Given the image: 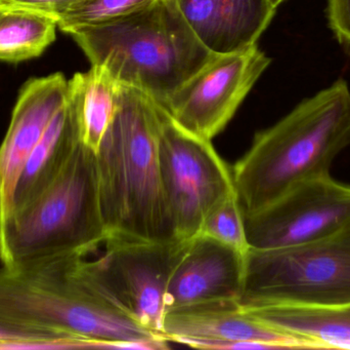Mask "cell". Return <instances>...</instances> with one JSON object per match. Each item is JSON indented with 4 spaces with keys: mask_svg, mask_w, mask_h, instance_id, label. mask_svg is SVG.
Here are the masks:
<instances>
[{
    "mask_svg": "<svg viewBox=\"0 0 350 350\" xmlns=\"http://www.w3.org/2000/svg\"><path fill=\"white\" fill-rule=\"evenodd\" d=\"M82 258L2 265L0 321L88 341L92 349H163L168 340L135 322L83 275Z\"/></svg>",
    "mask_w": 350,
    "mask_h": 350,
    "instance_id": "cell-1",
    "label": "cell"
},
{
    "mask_svg": "<svg viewBox=\"0 0 350 350\" xmlns=\"http://www.w3.org/2000/svg\"><path fill=\"white\" fill-rule=\"evenodd\" d=\"M160 127L157 103L121 84L118 108L96 152L106 242L176 238L162 184Z\"/></svg>",
    "mask_w": 350,
    "mask_h": 350,
    "instance_id": "cell-2",
    "label": "cell"
},
{
    "mask_svg": "<svg viewBox=\"0 0 350 350\" xmlns=\"http://www.w3.org/2000/svg\"><path fill=\"white\" fill-rule=\"evenodd\" d=\"M349 145L350 88L339 78L256 134L234 164V187L245 215L300 183L330 175L333 162Z\"/></svg>",
    "mask_w": 350,
    "mask_h": 350,
    "instance_id": "cell-3",
    "label": "cell"
},
{
    "mask_svg": "<svg viewBox=\"0 0 350 350\" xmlns=\"http://www.w3.org/2000/svg\"><path fill=\"white\" fill-rule=\"evenodd\" d=\"M92 65L163 104L215 53L185 22L176 0H156L129 16L69 33Z\"/></svg>",
    "mask_w": 350,
    "mask_h": 350,
    "instance_id": "cell-4",
    "label": "cell"
},
{
    "mask_svg": "<svg viewBox=\"0 0 350 350\" xmlns=\"http://www.w3.org/2000/svg\"><path fill=\"white\" fill-rule=\"evenodd\" d=\"M106 238L96 152L81 142L44 190L0 220V261L4 266H21L88 257Z\"/></svg>",
    "mask_w": 350,
    "mask_h": 350,
    "instance_id": "cell-5",
    "label": "cell"
},
{
    "mask_svg": "<svg viewBox=\"0 0 350 350\" xmlns=\"http://www.w3.org/2000/svg\"><path fill=\"white\" fill-rule=\"evenodd\" d=\"M244 308L350 303V227L330 238L246 255Z\"/></svg>",
    "mask_w": 350,
    "mask_h": 350,
    "instance_id": "cell-6",
    "label": "cell"
},
{
    "mask_svg": "<svg viewBox=\"0 0 350 350\" xmlns=\"http://www.w3.org/2000/svg\"><path fill=\"white\" fill-rule=\"evenodd\" d=\"M157 105L162 184L172 229L178 240H191L199 236L208 214L237 195L232 170L210 140L181 129Z\"/></svg>",
    "mask_w": 350,
    "mask_h": 350,
    "instance_id": "cell-7",
    "label": "cell"
},
{
    "mask_svg": "<svg viewBox=\"0 0 350 350\" xmlns=\"http://www.w3.org/2000/svg\"><path fill=\"white\" fill-rule=\"evenodd\" d=\"M189 240H107L104 254L82 258L80 269L135 322L163 337L168 285Z\"/></svg>",
    "mask_w": 350,
    "mask_h": 350,
    "instance_id": "cell-8",
    "label": "cell"
},
{
    "mask_svg": "<svg viewBox=\"0 0 350 350\" xmlns=\"http://www.w3.org/2000/svg\"><path fill=\"white\" fill-rule=\"evenodd\" d=\"M250 249L275 250L330 238L350 227V185L312 179L245 215Z\"/></svg>",
    "mask_w": 350,
    "mask_h": 350,
    "instance_id": "cell-9",
    "label": "cell"
},
{
    "mask_svg": "<svg viewBox=\"0 0 350 350\" xmlns=\"http://www.w3.org/2000/svg\"><path fill=\"white\" fill-rule=\"evenodd\" d=\"M271 63L258 45L215 55L159 105L181 129L211 141L230 123Z\"/></svg>",
    "mask_w": 350,
    "mask_h": 350,
    "instance_id": "cell-10",
    "label": "cell"
},
{
    "mask_svg": "<svg viewBox=\"0 0 350 350\" xmlns=\"http://www.w3.org/2000/svg\"><path fill=\"white\" fill-rule=\"evenodd\" d=\"M162 336L201 349H308L295 337L254 318L240 302H216L170 310Z\"/></svg>",
    "mask_w": 350,
    "mask_h": 350,
    "instance_id": "cell-11",
    "label": "cell"
},
{
    "mask_svg": "<svg viewBox=\"0 0 350 350\" xmlns=\"http://www.w3.org/2000/svg\"><path fill=\"white\" fill-rule=\"evenodd\" d=\"M245 277L246 255L207 236H196L175 265L166 294V314L201 304L241 302Z\"/></svg>",
    "mask_w": 350,
    "mask_h": 350,
    "instance_id": "cell-12",
    "label": "cell"
},
{
    "mask_svg": "<svg viewBox=\"0 0 350 350\" xmlns=\"http://www.w3.org/2000/svg\"><path fill=\"white\" fill-rule=\"evenodd\" d=\"M67 99L68 80L62 73L33 78L23 86L0 146V219L12 211L23 168Z\"/></svg>",
    "mask_w": 350,
    "mask_h": 350,
    "instance_id": "cell-13",
    "label": "cell"
},
{
    "mask_svg": "<svg viewBox=\"0 0 350 350\" xmlns=\"http://www.w3.org/2000/svg\"><path fill=\"white\" fill-rule=\"evenodd\" d=\"M187 24L215 55L257 45L277 10L267 0H176Z\"/></svg>",
    "mask_w": 350,
    "mask_h": 350,
    "instance_id": "cell-14",
    "label": "cell"
},
{
    "mask_svg": "<svg viewBox=\"0 0 350 350\" xmlns=\"http://www.w3.org/2000/svg\"><path fill=\"white\" fill-rule=\"evenodd\" d=\"M81 142L77 116L67 99V103L57 111L23 168L10 213L44 190L59 176Z\"/></svg>",
    "mask_w": 350,
    "mask_h": 350,
    "instance_id": "cell-15",
    "label": "cell"
},
{
    "mask_svg": "<svg viewBox=\"0 0 350 350\" xmlns=\"http://www.w3.org/2000/svg\"><path fill=\"white\" fill-rule=\"evenodd\" d=\"M242 308L267 326L295 337L308 349H350V303L332 308Z\"/></svg>",
    "mask_w": 350,
    "mask_h": 350,
    "instance_id": "cell-16",
    "label": "cell"
},
{
    "mask_svg": "<svg viewBox=\"0 0 350 350\" xmlns=\"http://www.w3.org/2000/svg\"><path fill=\"white\" fill-rule=\"evenodd\" d=\"M120 92V82L102 66L92 65L68 80V100L75 110L82 143L92 151H98L114 118Z\"/></svg>",
    "mask_w": 350,
    "mask_h": 350,
    "instance_id": "cell-17",
    "label": "cell"
},
{
    "mask_svg": "<svg viewBox=\"0 0 350 350\" xmlns=\"http://www.w3.org/2000/svg\"><path fill=\"white\" fill-rule=\"evenodd\" d=\"M53 16L0 3V61L18 63L39 57L57 35Z\"/></svg>",
    "mask_w": 350,
    "mask_h": 350,
    "instance_id": "cell-18",
    "label": "cell"
},
{
    "mask_svg": "<svg viewBox=\"0 0 350 350\" xmlns=\"http://www.w3.org/2000/svg\"><path fill=\"white\" fill-rule=\"evenodd\" d=\"M156 0H77L55 16L57 28L69 34L129 16Z\"/></svg>",
    "mask_w": 350,
    "mask_h": 350,
    "instance_id": "cell-19",
    "label": "cell"
},
{
    "mask_svg": "<svg viewBox=\"0 0 350 350\" xmlns=\"http://www.w3.org/2000/svg\"><path fill=\"white\" fill-rule=\"evenodd\" d=\"M199 236H207L247 255L250 250L245 227V214L237 195L216 205L206 217Z\"/></svg>",
    "mask_w": 350,
    "mask_h": 350,
    "instance_id": "cell-20",
    "label": "cell"
},
{
    "mask_svg": "<svg viewBox=\"0 0 350 350\" xmlns=\"http://www.w3.org/2000/svg\"><path fill=\"white\" fill-rule=\"evenodd\" d=\"M327 16L337 40L350 49V0H327Z\"/></svg>",
    "mask_w": 350,
    "mask_h": 350,
    "instance_id": "cell-21",
    "label": "cell"
},
{
    "mask_svg": "<svg viewBox=\"0 0 350 350\" xmlns=\"http://www.w3.org/2000/svg\"><path fill=\"white\" fill-rule=\"evenodd\" d=\"M76 1L77 0H0V3L21 6L55 18L57 14Z\"/></svg>",
    "mask_w": 350,
    "mask_h": 350,
    "instance_id": "cell-22",
    "label": "cell"
},
{
    "mask_svg": "<svg viewBox=\"0 0 350 350\" xmlns=\"http://www.w3.org/2000/svg\"><path fill=\"white\" fill-rule=\"evenodd\" d=\"M267 1H269V5H271L273 10H277L278 8H279L285 0H267Z\"/></svg>",
    "mask_w": 350,
    "mask_h": 350,
    "instance_id": "cell-23",
    "label": "cell"
}]
</instances>
